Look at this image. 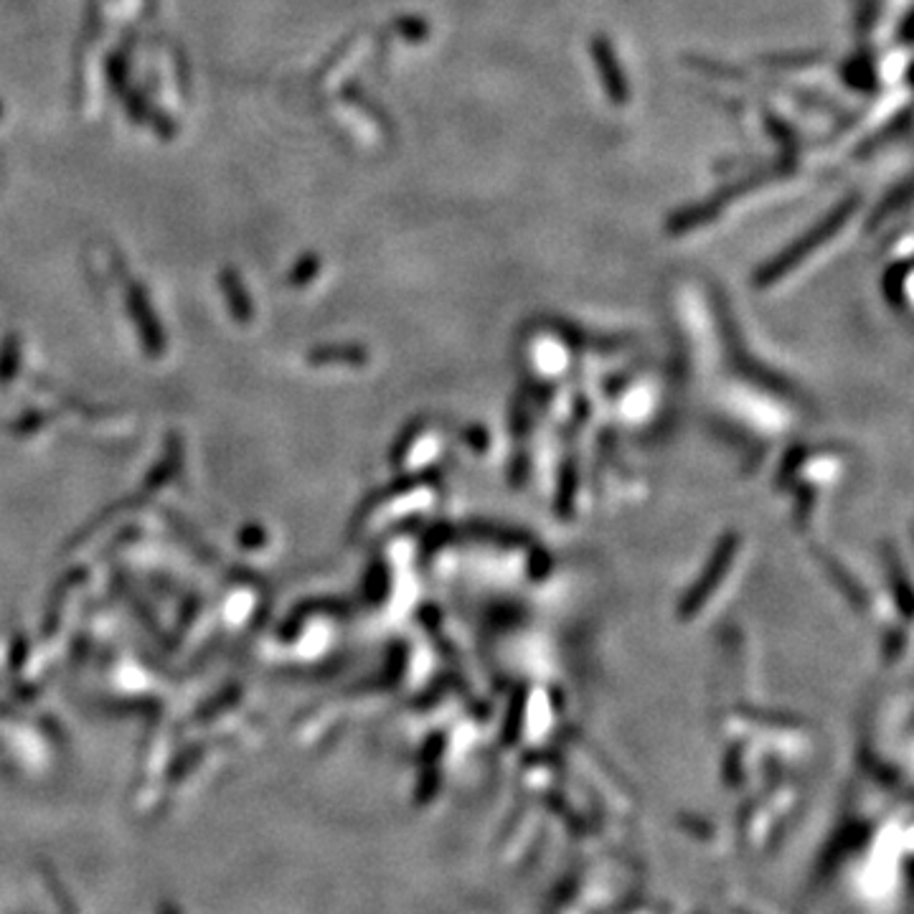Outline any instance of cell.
<instances>
[{"instance_id": "6da1fadb", "label": "cell", "mask_w": 914, "mask_h": 914, "mask_svg": "<svg viewBox=\"0 0 914 914\" xmlns=\"http://www.w3.org/2000/svg\"><path fill=\"white\" fill-rule=\"evenodd\" d=\"M859 201H861L859 196L843 198V201L835 206V209L828 214V217L821 224H816V227L810 229L806 237H800L790 249H785L778 260L765 267V270L760 272V282H770L775 278H780L782 272H788L790 267H796L800 260H803V257H808L810 252H813V249L821 247L828 237H833L835 231H839L843 224L849 221L851 214L859 209Z\"/></svg>"}, {"instance_id": "7a4b0ae2", "label": "cell", "mask_w": 914, "mask_h": 914, "mask_svg": "<svg viewBox=\"0 0 914 914\" xmlns=\"http://www.w3.org/2000/svg\"><path fill=\"white\" fill-rule=\"evenodd\" d=\"M592 56H594V64H598V72H600V80H602V87H605L607 97L615 102L617 107L627 105V97H631V90H627V82H625V74L623 69H620V62L615 56V49H612L610 41L605 37H594L592 41Z\"/></svg>"}, {"instance_id": "3957f363", "label": "cell", "mask_w": 914, "mask_h": 914, "mask_svg": "<svg viewBox=\"0 0 914 914\" xmlns=\"http://www.w3.org/2000/svg\"><path fill=\"white\" fill-rule=\"evenodd\" d=\"M823 54H818V51H806V54H778V56H770L767 59V66H778V69H806V66H816L821 64Z\"/></svg>"}, {"instance_id": "277c9868", "label": "cell", "mask_w": 914, "mask_h": 914, "mask_svg": "<svg viewBox=\"0 0 914 914\" xmlns=\"http://www.w3.org/2000/svg\"><path fill=\"white\" fill-rule=\"evenodd\" d=\"M907 198H910V186H902L900 191H894L890 198H884V204L879 206L876 214H871V219H869L871 227H876V224L890 217L894 209H900L902 204H907Z\"/></svg>"}]
</instances>
